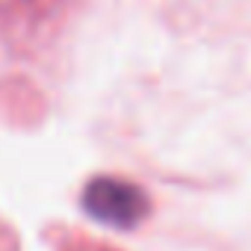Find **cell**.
Wrapping results in <instances>:
<instances>
[{
  "label": "cell",
  "instance_id": "1",
  "mask_svg": "<svg viewBox=\"0 0 251 251\" xmlns=\"http://www.w3.org/2000/svg\"><path fill=\"white\" fill-rule=\"evenodd\" d=\"M83 210L100 222V225H109V227H136L148 210H151V201L145 195L142 186L130 183V180H121V177H92L83 189Z\"/></svg>",
  "mask_w": 251,
  "mask_h": 251
},
{
  "label": "cell",
  "instance_id": "2",
  "mask_svg": "<svg viewBox=\"0 0 251 251\" xmlns=\"http://www.w3.org/2000/svg\"><path fill=\"white\" fill-rule=\"evenodd\" d=\"M0 251H18L15 236H12L9 230H3V227H0Z\"/></svg>",
  "mask_w": 251,
  "mask_h": 251
}]
</instances>
